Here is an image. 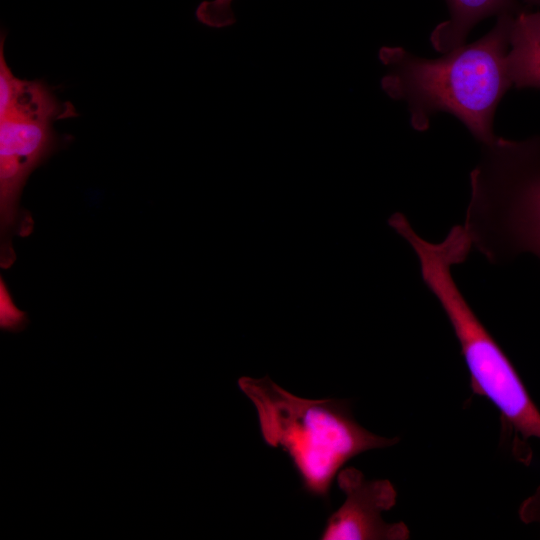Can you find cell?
Masks as SVG:
<instances>
[{
  "mask_svg": "<svg viewBox=\"0 0 540 540\" xmlns=\"http://www.w3.org/2000/svg\"><path fill=\"white\" fill-rule=\"evenodd\" d=\"M337 484L345 501L327 519L323 540H406L404 522L387 523L382 513L396 505L397 492L387 479H367L354 467L341 469Z\"/></svg>",
  "mask_w": 540,
  "mask_h": 540,
  "instance_id": "8992f818",
  "label": "cell"
},
{
  "mask_svg": "<svg viewBox=\"0 0 540 540\" xmlns=\"http://www.w3.org/2000/svg\"><path fill=\"white\" fill-rule=\"evenodd\" d=\"M0 41V225L1 267L15 261V234L27 236L31 219L20 208V197L30 174L59 150L63 141L53 128L57 120L76 117L75 107L60 101L42 80L16 77Z\"/></svg>",
  "mask_w": 540,
  "mask_h": 540,
  "instance_id": "5b68a950",
  "label": "cell"
},
{
  "mask_svg": "<svg viewBox=\"0 0 540 540\" xmlns=\"http://www.w3.org/2000/svg\"><path fill=\"white\" fill-rule=\"evenodd\" d=\"M449 18L439 23L430 35L433 48L447 53L466 43L473 27L483 19L520 11L518 0H446Z\"/></svg>",
  "mask_w": 540,
  "mask_h": 540,
  "instance_id": "52a82bcc",
  "label": "cell"
},
{
  "mask_svg": "<svg viewBox=\"0 0 540 540\" xmlns=\"http://www.w3.org/2000/svg\"><path fill=\"white\" fill-rule=\"evenodd\" d=\"M508 68L516 88L540 89V11L517 12L509 37Z\"/></svg>",
  "mask_w": 540,
  "mask_h": 540,
  "instance_id": "ba28073f",
  "label": "cell"
},
{
  "mask_svg": "<svg viewBox=\"0 0 540 540\" xmlns=\"http://www.w3.org/2000/svg\"><path fill=\"white\" fill-rule=\"evenodd\" d=\"M388 224L414 250L421 278L443 309L459 342L474 394L485 397L499 411L502 432L512 456L528 465L529 444L540 440V411L530 397L510 359L473 311L452 274L472 251L463 225L451 228L439 243L422 238L408 219L396 212Z\"/></svg>",
  "mask_w": 540,
  "mask_h": 540,
  "instance_id": "7a4b0ae2",
  "label": "cell"
},
{
  "mask_svg": "<svg viewBox=\"0 0 540 540\" xmlns=\"http://www.w3.org/2000/svg\"><path fill=\"white\" fill-rule=\"evenodd\" d=\"M463 227L492 264L524 253L540 260V135L482 145Z\"/></svg>",
  "mask_w": 540,
  "mask_h": 540,
  "instance_id": "277c9868",
  "label": "cell"
},
{
  "mask_svg": "<svg viewBox=\"0 0 540 540\" xmlns=\"http://www.w3.org/2000/svg\"><path fill=\"white\" fill-rule=\"evenodd\" d=\"M526 4L530 5H540V0H520Z\"/></svg>",
  "mask_w": 540,
  "mask_h": 540,
  "instance_id": "8fae6325",
  "label": "cell"
},
{
  "mask_svg": "<svg viewBox=\"0 0 540 540\" xmlns=\"http://www.w3.org/2000/svg\"><path fill=\"white\" fill-rule=\"evenodd\" d=\"M515 14L497 17L480 39L439 58L419 57L399 46H384L379 60L387 67L383 91L407 104L412 128L426 131L439 112L456 117L481 145L492 142L498 104L513 86L508 51Z\"/></svg>",
  "mask_w": 540,
  "mask_h": 540,
  "instance_id": "6da1fadb",
  "label": "cell"
},
{
  "mask_svg": "<svg viewBox=\"0 0 540 540\" xmlns=\"http://www.w3.org/2000/svg\"><path fill=\"white\" fill-rule=\"evenodd\" d=\"M233 0L203 1L196 9L195 15L199 22L213 28H224L235 22L231 8Z\"/></svg>",
  "mask_w": 540,
  "mask_h": 540,
  "instance_id": "9c48e42d",
  "label": "cell"
},
{
  "mask_svg": "<svg viewBox=\"0 0 540 540\" xmlns=\"http://www.w3.org/2000/svg\"><path fill=\"white\" fill-rule=\"evenodd\" d=\"M518 514L523 523L540 526V486L521 503Z\"/></svg>",
  "mask_w": 540,
  "mask_h": 540,
  "instance_id": "30bf717a",
  "label": "cell"
},
{
  "mask_svg": "<svg viewBox=\"0 0 540 540\" xmlns=\"http://www.w3.org/2000/svg\"><path fill=\"white\" fill-rule=\"evenodd\" d=\"M238 386L256 408L264 442L288 455L303 488L315 497L328 498L334 478L353 457L399 441L362 427L347 400L302 398L269 376H242Z\"/></svg>",
  "mask_w": 540,
  "mask_h": 540,
  "instance_id": "3957f363",
  "label": "cell"
}]
</instances>
